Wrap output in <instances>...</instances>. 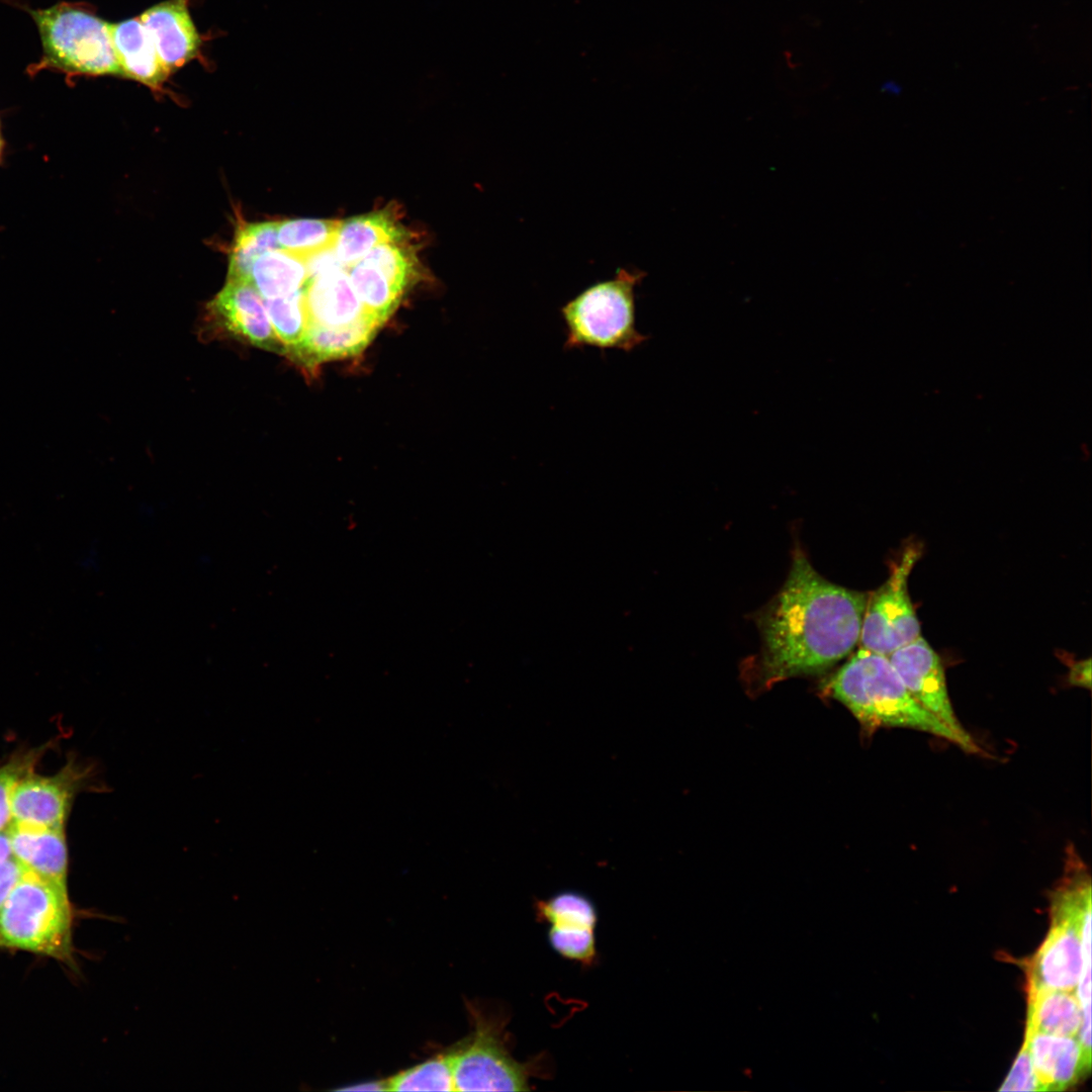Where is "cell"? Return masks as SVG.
<instances>
[{
  "label": "cell",
  "instance_id": "24",
  "mask_svg": "<svg viewBox=\"0 0 1092 1092\" xmlns=\"http://www.w3.org/2000/svg\"><path fill=\"white\" fill-rule=\"evenodd\" d=\"M351 285L366 311L383 324L402 294L376 267L360 260L349 268Z\"/></svg>",
  "mask_w": 1092,
  "mask_h": 1092
},
{
  "label": "cell",
  "instance_id": "15",
  "mask_svg": "<svg viewBox=\"0 0 1092 1092\" xmlns=\"http://www.w3.org/2000/svg\"><path fill=\"white\" fill-rule=\"evenodd\" d=\"M302 292L307 327L346 326L374 318L359 300L344 268L307 278Z\"/></svg>",
  "mask_w": 1092,
  "mask_h": 1092
},
{
  "label": "cell",
  "instance_id": "9",
  "mask_svg": "<svg viewBox=\"0 0 1092 1092\" xmlns=\"http://www.w3.org/2000/svg\"><path fill=\"white\" fill-rule=\"evenodd\" d=\"M888 657L910 695L964 741L967 752H983L959 722L948 697L941 661L926 640L919 636Z\"/></svg>",
  "mask_w": 1092,
  "mask_h": 1092
},
{
  "label": "cell",
  "instance_id": "29",
  "mask_svg": "<svg viewBox=\"0 0 1092 1092\" xmlns=\"http://www.w3.org/2000/svg\"><path fill=\"white\" fill-rule=\"evenodd\" d=\"M1000 1091H1041L1030 1056L1022 1045Z\"/></svg>",
  "mask_w": 1092,
  "mask_h": 1092
},
{
  "label": "cell",
  "instance_id": "16",
  "mask_svg": "<svg viewBox=\"0 0 1092 1092\" xmlns=\"http://www.w3.org/2000/svg\"><path fill=\"white\" fill-rule=\"evenodd\" d=\"M8 831L13 857L24 871L66 887L69 858L64 828L11 823Z\"/></svg>",
  "mask_w": 1092,
  "mask_h": 1092
},
{
  "label": "cell",
  "instance_id": "34",
  "mask_svg": "<svg viewBox=\"0 0 1092 1092\" xmlns=\"http://www.w3.org/2000/svg\"><path fill=\"white\" fill-rule=\"evenodd\" d=\"M2 151H3V140H2L1 127H0V158H1V155H2Z\"/></svg>",
  "mask_w": 1092,
  "mask_h": 1092
},
{
  "label": "cell",
  "instance_id": "27",
  "mask_svg": "<svg viewBox=\"0 0 1092 1092\" xmlns=\"http://www.w3.org/2000/svg\"><path fill=\"white\" fill-rule=\"evenodd\" d=\"M52 743L14 752L0 765V831L12 823L11 802L17 784L28 774L34 771L37 763L50 749Z\"/></svg>",
  "mask_w": 1092,
  "mask_h": 1092
},
{
  "label": "cell",
  "instance_id": "7",
  "mask_svg": "<svg viewBox=\"0 0 1092 1092\" xmlns=\"http://www.w3.org/2000/svg\"><path fill=\"white\" fill-rule=\"evenodd\" d=\"M473 1032L450 1052L455 1091H527L538 1060L511 1054L502 1019L474 1011Z\"/></svg>",
  "mask_w": 1092,
  "mask_h": 1092
},
{
  "label": "cell",
  "instance_id": "32",
  "mask_svg": "<svg viewBox=\"0 0 1092 1092\" xmlns=\"http://www.w3.org/2000/svg\"><path fill=\"white\" fill-rule=\"evenodd\" d=\"M342 1091H387L386 1080L369 1081L358 1084H353L344 1088H340Z\"/></svg>",
  "mask_w": 1092,
  "mask_h": 1092
},
{
  "label": "cell",
  "instance_id": "8",
  "mask_svg": "<svg viewBox=\"0 0 1092 1092\" xmlns=\"http://www.w3.org/2000/svg\"><path fill=\"white\" fill-rule=\"evenodd\" d=\"M921 556L908 544L891 567L888 579L869 595L863 615L861 648L889 656L920 636V625L908 594V577Z\"/></svg>",
  "mask_w": 1092,
  "mask_h": 1092
},
{
  "label": "cell",
  "instance_id": "21",
  "mask_svg": "<svg viewBox=\"0 0 1092 1092\" xmlns=\"http://www.w3.org/2000/svg\"><path fill=\"white\" fill-rule=\"evenodd\" d=\"M306 280L303 260L282 249L262 255L251 271V282L264 300L299 291Z\"/></svg>",
  "mask_w": 1092,
  "mask_h": 1092
},
{
  "label": "cell",
  "instance_id": "18",
  "mask_svg": "<svg viewBox=\"0 0 1092 1092\" xmlns=\"http://www.w3.org/2000/svg\"><path fill=\"white\" fill-rule=\"evenodd\" d=\"M121 76L159 88L170 75L139 17L110 23Z\"/></svg>",
  "mask_w": 1092,
  "mask_h": 1092
},
{
  "label": "cell",
  "instance_id": "20",
  "mask_svg": "<svg viewBox=\"0 0 1092 1092\" xmlns=\"http://www.w3.org/2000/svg\"><path fill=\"white\" fill-rule=\"evenodd\" d=\"M1082 1020V1008L1075 991L1028 993L1027 1031L1078 1037Z\"/></svg>",
  "mask_w": 1092,
  "mask_h": 1092
},
{
  "label": "cell",
  "instance_id": "12",
  "mask_svg": "<svg viewBox=\"0 0 1092 1092\" xmlns=\"http://www.w3.org/2000/svg\"><path fill=\"white\" fill-rule=\"evenodd\" d=\"M209 318L219 331L236 340L268 351L286 354L277 337L265 302L251 281L228 279L208 305Z\"/></svg>",
  "mask_w": 1092,
  "mask_h": 1092
},
{
  "label": "cell",
  "instance_id": "5",
  "mask_svg": "<svg viewBox=\"0 0 1092 1092\" xmlns=\"http://www.w3.org/2000/svg\"><path fill=\"white\" fill-rule=\"evenodd\" d=\"M0 948L72 960L67 887L24 871L0 909Z\"/></svg>",
  "mask_w": 1092,
  "mask_h": 1092
},
{
  "label": "cell",
  "instance_id": "4",
  "mask_svg": "<svg viewBox=\"0 0 1092 1092\" xmlns=\"http://www.w3.org/2000/svg\"><path fill=\"white\" fill-rule=\"evenodd\" d=\"M26 10L35 22L42 49L30 73L50 69L70 76H121L110 23L89 7L63 1Z\"/></svg>",
  "mask_w": 1092,
  "mask_h": 1092
},
{
  "label": "cell",
  "instance_id": "26",
  "mask_svg": "<svg viewBox=\"0 0 1092 1092\" xmlns=\"http://www.w3.org/2000/svg\"><path fill=\"white\" fill-rule=\"evenodd\" d=\"M264 302L273 329L287 354L301 341L307 327L302 289Z\"/></svg>",
  "mask_w": 1092,
  "mask_h": 1092
},
{
  "label": "cell",
  "instance_id": "17",
  "mask_svg": "<svg viewBox=\"0 0 1092 1092\" xmlns=\"http://www.w3.org/2000/svg\"><path fill=\"white\" fill-rule=\"evenodd\" d=\"M380 325L366 317L346 326H308L301 341L286 355L305 367L353 356L368 345Z\"/></svg>",
  "mask_w": 1092,
  "mask_h": 1092
},
{
  "label": "cell",
  "instance_id": "2",
  "mask_svg": "<svg viewBox=\"0 0 1092 1092\" xmlns=\"http://www.w3.org/2000/svg\"><path fill=\"white\" fill-rule=\"evenodd\" d=\"M868 728L905 727L964 741L907 691L889 657L860 648L823 687Z\"/></svg>",
  "mask_w": 1092,
  "mask_h": 1092
},
{
  "label": "cell",
  "instance_id": "10",
  "mask_svg": "<svg viewBox=\"0 0 1092 1092\" xmlns=\"http://www.w3.org/2000/svg\"><path fill=\"white\" fill-rule=\"evenodd\" d=\"M87 768L70 759L53 776L34 771L16 786L11 802L12 823L64 828L76 795L86 784Z\"/></svg>",
  "mask_w": 1092,
  "mask_h": 1092
},
{
  "label": "cell",
  "instance_id": "33",
  "mask_svg": "<svg viewBox=\"0 0 1092 1092\" xmlns=\"http://www.w3.org/2000/svg\"><path fill=\"white\" fill-rule=\"evenodd\" d=\"M13 858L8 828L0 831V866Z\"/></svg>",
  "mask_w": 1092,
  "mask_h": 1092
},
{
  "label": "cell",
  "instance_id": "13",
  "mask_svg": "<svg viewBox=\"0 0 1092 1092\" xmlns=\"http://www.w3.org/2000/svg\"><path fill=\"white\" fill-rule=\"evenodd\" d=\"M189 1L165 0L139 16L169 74L195 59L200 51L202 40L189 12Z\"/></svg>",
  "mask_w": 1092,
  "mask_h": 1092
},
{
  "label": "cell",
  "instance_id": "14",
  "mask_svg": "<svg viewBox=\"0 0 1092 1092\" xmlns=\"http://www.w3.org/2000/svg\"><path fill=\"white\" fill-rule=\"evenodd\" d=\"M1027 1050L1041 1091H1062L1076 1084L1091 1068V1055L1079 1038L1039 1031H1027Z\"/></svg>",
  "mask_w": 1092,
  "mask_h": 1092
},
{
  "label": "cell",
  "instance_id": "31",
  "mask_svg": "<svg viewBox=\"0 0 1092 1092\" xmlns=\"http://www.w3.org/2000/svg\"><path fill=\"white\" fill-rule=\"evenodd\" d=\"M1090 660L1088 659L1087 662H1077L1071 669L1069 678L1074 685L1090 688Z\"/></svg>",
  "mask_w": 1092,
  "mask_h": 1092
},
{
  "label": "cell",
  "instance_id": "6",
  "mask_svg": "<svg viewBox=\"0 0 1092 1092\" xmlns=\"http://www.w3.org/2000/svg\"><path fill=\"white\" fill-rule=\"evenodd\" d=\"M646 273L618 268L566 302L560 313L566 330L564 348L594 347L631 352L648 337L636 328V286Z\"/></svg>",
  "mask_w": 1092,
  "mask_h": 1092
},
{
  "label": "cell",
  "instance_id": "23",
  "mask_svg": "<svg viewBox=\"0 0 1092 1092\" xmlns=\"http://www.w3.org/2000/svg\"><path fill=\"white\" fill-rule=\"evenodd\" d=\"M342 221L299 218L278 222V242L282 250L304 260L335 248Z\"/></svg>",
  "mask_w": 1092,
  "mask_h": 1092
},
{
  "label": "cell",
  "instance_id": "11",
  "mask_svg": "<svg viewBox=\"0 0 1092 1092\" xmlns=\"http://www.w3.org/2000/svg\"><path fill=\"white\" fill-rule=\"evenodd\" d=\"M537 918L549 924L550 946L561 957L590 966L597 959L598 912L580 892L567 890L535 903Z\"/></svg>",
  "mask_w": 1092,
  "mask_h": 1092
},
{
  "label": "cell",
  "instance_id": "3",
  "mask_svg": "<svg viewBox=\"0 0 1092 1092\" xmlns=\"http://www.w3.org/2000/svg\"><path fill=\"white\" fill-rule=\"evenodd\" d=\"M1067 857L1064 879L1053 894L1050 931L1026 964L1028 993L1076 991L1081 973L1091 971L1083 947V925L1091 916L1090 876L1076 853Z\"/></svg>",
  "mask_w": 1092,
  "mask_h": 1092
},
{
  "label": "cell",
  "instance_id": "28",
  "mask_svg": "<svg viewBox=\"0 0 1092 1092\" xmlns=\"http://www.w3.org/2000/svg\"><path fill=\"white\" fill-rule=\"evenodd\" d=\"M401 239L384 242L373 248L361 260L379 269L401 292L415 272V258Z\"/></svg>",
  "mask_w": 1092,
  "mask_h": 1092
},
{
  "label": "cell",
  "instance_id": "30",
  "mask_svg": "<svg viewBox=\"0 0 1092 1092\" xmlns=\"http://www.w3.org/2000/svg\"><path fill=\"white\" fill-rule=\"evenodd\" d=\"M23 872L14 857L0 866V909Z\"/></svg>",
  "mask_w": 1092,
  "mask_h": 1092
},
{
  "label": "cell",
  "instance_id": "22",
  "mask_svg": "<svg viewBox=\"0 0 1092 1092\" xmlns=\"http://www.w3.org/2000/svg\"><path fill=\"white\" fill-rule=\"evenodd\" d=\"M278 222L263 221L241 225L230 256L228 279L251 281L254 263L265 253L281 249Z\"/></svg>",
  "mask_w": 1092,
  "mask_h": 1092
},
{
  "label": "cell",
  "instance_id": "25",
  "mask_svg": "<svg viewBox=\"0 0 1092 1092\" xmlns=\"http://www.w3.org/2000/svg\"><path fill=\"white\" fill-rule=\"evenodd\" d=\"M386 1085L387 1091H455L450 1053L393 1075Z\"/></svg>",
  "mask_w": 1092,
  "mask_h": 1092
},
{
  "label": "cell",
  "instance_id": "1",
  "mask_svg": "<svg viewBox=\"0 0 1092 1092\" xmlns=\"http://www.w3.org/2000/svg\"><path fill=\"white\" fill-rule=\"evenodd\" d=\"M868 597L825 579L796 550L785 583L758 615L763 681L819 673L849 654Z\"/></svg>",
  "mask_w": 1092,
  "mask_h": 1092
},
{
  "label": "cell",
  "instance_id": "19",
  "mask_svg": "<svg viewBox=\"0 0 1092 1092\" xmlns=\"http://www.w3.org/2000/svg\"><path fill=\"white\" fill-rule=\"evenodd\" d=\"M404 237V231L387 210L352 217L342 221L335 253L343 268L349 269L376 246Z\"/></svg>",
  "mask_w": 1092,
  "mask_h": 1092
}]
</instances>
